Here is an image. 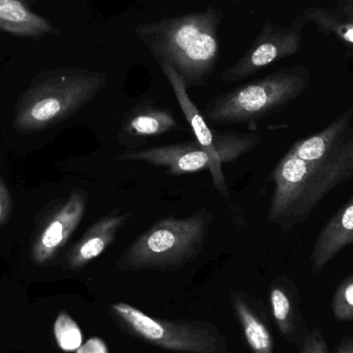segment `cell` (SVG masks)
<instances>
[{
    "label": "cell",
    "instance_id": "6da1fadb",
    "mask_svg": "<svg viewBox=\"0 0 353 353\" xmlns=\"http://www.w3.org/2000/svg\"><path fill=\"white\" fill-rule=\"evenodd\" d=\"M223 14L215 8L134 28V34L148 48L159 65L171 66L187 88L207 84L219 61V27Z\"/></svg>",
    "mask_w": 353,
    "mask_h": 353
},
{
    "label": "cell",
    "instance_id": "7a4b0ae2",
    "mask_svg": "<svg viewBox=\"0 0 353 353\" xmlns=\"http://www.w3.org/2000/svg\"><path fill=\"white\" fill-rule=\"evenodd\" d=\"M353 179V128L325 159L307 163L286 153L272 173L268 220L288 232L306 220L336 187Z\"/></svg>",
    "mask_w": 353,
    "mask_h": 353
},
{
    "label": "cell",
    "instance_id": "3957f363",
    "mask_svg": "<svg viewBox=\"0 0 353 353\" xmlns=\"http://www.w3.org/2000/svg\"><path fill=\"white\" fill-rule=\"evenodd\" d=\"M212 220L213 214L207 209L188 217L159 220L124 250L117 269L168 271L192 263L203 251Z\"/></svg>",
    "mask_w": 353,
    "mask_h": 353
},
{
    "label": "cell",
    "instance_id": "277c9868",
    "mask_svg": "<svg viewBox=\"0 0 353 353\" xmlns=\"http://www.w3.org/2000/svg\"><path fill=\"white\" fill-rule=\"evenodd\" d=\"M103 72L61 68L50 72L21 97L14 125L20 132L49 128L90 103L107 84Z\"/></svg>",
    "mask_w": 353,
    "mask_h": 353
},
{
    "label": "cell",
    "instance_id": "5b68a950",
    "mask_svg": "<svg viewBox=\"0 0 353 353\" xmlns=\"http://www.w3.org/2000/svg\"><path fill=\"white\" fill-rule=\"evenodd\" d=\"M110 312L128 334L157 347L180 353H228V342L217 327L203 321H165L117 302Z\"/></svg>",
    "mask_w": 353,
    "mask_h": 353
},
{
    "label": "cell",
    "instance_id": "8992f818",
    "mask_svg": "<svg viewBox=\"0 0 353 353\" xmlns=\"http://www.w3.org/2000/svg\"><path fill=\"white\" fill-rule=\"evenodd\" d=\"M306 87L305 80L288 72H278L213 97L203 117L214 124L253 123L294 101Z\"/></svg>",
    "mask_w": 353,
    "mask_h": 353
},
{
    "label": "cell",
    "instance_id": "52a82bcc",
    "mask_svg": "<svg viewBox=\"0 0 353 353\" xmlns=\"http://www.w3.org/2000/svg\"><path fill=\"white\" fill-rule=\"evenodd\" d=\"M159 66L171 84L181 111L194 134L195 141L211 157L213 167L210 171V175L216 190L224 199H230V191L222 172V165L240 159L259 146L261 139L255 134L213 132L208 125L203 114L189 97L188 88L184 80L171 66L165 64Z\"/></svg>",
    "mask_w": 353,
    "mask_h": 353
},
{
    "label": "cell",
    "instance_id": "ba28073f",
    "mask_svg": "<svg viewBox=\"0 0 353 353\" xmlns=\"http://www.w3.org/2000/svg\"><path fill=\"white\" fill-rule=\"evenodd\" d=\"M87 201L85 191H72L68 201L50 217L31 249V259L35 263L43 265L51 261L68 243L86 213Z\"/></svg>",
    "mask_w": 353,
    "mask_h": 353
},
{
    "label": "cell",
    "instance_id": "9c48e42d",
    "mask_svg": "<svg viewBox=\"0 0 353 353\" xmlns=\"http://www.w3.org/2000/svg\"><path fill=\"white\" fill-rule=\"evenodd\" d=\"M123 161H143L167 168L173 175L211 171L213 167L209 153L194 142L165 145L142 150H128L118 157Z\"/></svg>",
    "mask_w": 353,
    "mask_h": 353
},
{
    "label": "cell",
    "instance_id": "30bf717a",
    "mask_svg": "<svg viewBox=\"0 0 353 353\" xmlns=\"http://www.w3.org/2000/svg\"><path fill=\"white\" fill-rule=\"evenodd\" d=\"M288 37L267 27L250 48L230 68L220 74L219 80L234 83L245 80L290 51Z\"/></svg>",
    "mask_w": 353,
    "mask_h": 353
},
{
    "label": "cell",
    "instance_id": "8fae6325",
    "mask_svg": "<svg viewBox=\"0 0 353 353\" xmlns=\"http://www.w3.org/2000/svg\"><path fill=\"white\" fill-rule=\"evenodd\" d=\"M350 245H353V195L319 232L310 256L313 273L323 271Z\"/></svg>",
    "mask_w": 353,
    "mask_h": 353
},
{
    "label": "cell",
    "instance_id": "7c38bea8",
    "mask_svg": "<svg viewBox=\"0 0 353 353\" xmlns=\"http://www.w3.org/2000/svg\"><path fill=\"white\" fill-rule=\"evenodd\" d=\"M130 213L110 214L95 222L70 249L66 259L70 270H80L101 256L130 220Z\"/></svg>",
    "mask_w": 353,
    "mask_h": 353
},
{
    "label": "cell",
    "instance_id": "4fadbf2b",
    "mask_svg": "<svg viewBox=\"0 0 353 353\" xmlns=\"http://www.w3.org/2000/svg\"><path fill=\"white\" fill-rule=\"evenodd\" d=\"M184 130L170 110L155 107L151 103H142L126 112L122 120L120 140L140 142L167 132Z\"/></svg>",
    "mask_w": 353,
    "mask_h": 353
},
{
    "label": "cell",
    "instance_id": "5bb4252c",
    "mask_svg": "<svg viewBox=\"0 0 353 353\" xmlns=\"http://www.w3.org/2000/svg\"><path fill=\"white\" fill-rule=\"evenodd\" d=\"M0 30L22 37L59 33L47 19L31 10L28 0H0Z\"/></svg>",
    "mask_w": 353,
    "mask_h": 353
},
{
    "label": "cell",
    "instance_id": "9a60e30c",
    "mask_svg": "<svg viewBox=\"0 0 353 353\" xmlns=\"http://www.w3.org/2000/svg\"><path fill=\"white\" fill-rule=\"evenodd\" d=\"M234 316L242 329L247 345L252 353H274V340L267 323L245 292H230Z\"/></svg>",
    "mask_w": 353,
    "mask_h": 353
},
{
    "label": "cell",
    "instance_id": "2e32d148",
    "mask_svg": "<svg viewBox=\"0 0 353 353\" xmlns=\"http://www.w3.org/2000/svg\"><path fill=\"white\" fill-rule=\"evenodd\" d=\"M352 117L353 110L345 112L323 132L294 143L288 153L307 163H314L325 159L350 132Z\"/></svg>",
    "mask_w": 353,
    "mask_h": 353
},
{
    "label": "cell",
    "instance_id": "e0dca14e",
    "mask_svg": "<svg viewBox=\"0 0 353 353\" xmlns=\"http://www.w3.org/2000/svg\"><path fill=\"white\" fill-rule=\"evenodd\" d=\"M272 315L280 333L290 339L296 332L294 307L290 290L284 284H274L270 290Z\"/></svg>",
    "mask_w": 353,
    "mask_h": 353
},
{
    "label": "cell",
    "instance_id": "ac0fdd59",
    "mask_svg": "<svg viewBox=\"0 0 353 353\" xmlns=\"http://www.w3.org/2000/svg\"><path fill=\"white\" fill-rule=\"evenodd\" d=\"M55 336L58 345L64 352H74L82 346V332L66 313H61L56 321Z\"/></svg>",
    "mask_w": 353,
    "mask_h": 353
},
{
    "label": "cell",
    "instance_id": "d6986e66",
    "mask_svg": "<svg viewBox=\"0 0 353 353\" xmlns=\"http://www.w3.org/2000/svg\"><path fill=\"white\" fill-rule=\"evenodd\" d=\"M332 310L337 321H353V275L338 286L332 302Z\"/></svg>",
    "mask_w": 353,
    "mask_h": 353
},
{
    "label": "cell",
    "instance_id": "ffe728a7",
    "mask_svg": "<svg viewBox=\"0 0 353 353\" xmlns=\"http://www.w3.org/2000/svg\"><path fill=\"white\" fill-rule=\"evenodd\" d=\"M299 353H329L327 342L321 330L315 329L303 340Z\"/></svg>",
    "mask_w": 353,
    "mask_h": 353
},
{
    "label": "cell",
    "instance_id": "44dd1931",
    "mask_svg": "<svg viewBox=\"0 0 353 353\" xmlns=\"http://www.w3.org/2000/svg\"><path fill=\"white\" fill-rule=\"evenodd\" d=\"M10 214V197L8 188L0 178V225L6 223Z\"/></svg>",
    "mask_w": 353,
    "mask_h": 353
},
{
    "label": "cell",
    "instance_id": "7402d4cb",
    "mask_svg": "<svg viewBox=\"0 0 353 353\" xmlns=\"http://www.w3.org/2000/svg\"><path fill=\"white\" fill-rule=\"evenodd\" d=\"M77 353H109L107 345L103 340L92 337L79 348Z\"/></svg>",
    "mask_w": 353,
    "mask_h": 353
},
{
    "label": "cell",
    "instance_id": "603a6c76",
    "mask_svg": "<svg viewBox=\"0 0 353 353\" xmlns=\"http://www.w3.org/2000/svg\"><path fill=\"white\" fill-rule=\"evenodd\" d=\"M336 353H353V337L343 342Z\"/></svg>",
    "mask_w": 353,
    "mask_h": 353
},
{
    "label": "cell",
    "instance_id": "cb8c5ba5",
    "mask_svg": "<svg viewBox=\"0 0 353 353\" xmlns=\"http://www.w3.org/2000/svg\"><path fill=\"white\" fill-rule=\"evenodd\" d=\"M345 37L347 41H352V43H353V28L350 29V30L346 32Z\"/></svg>",
    "mask_w": 353,
    "mask_h": 353
}]
</instances>
